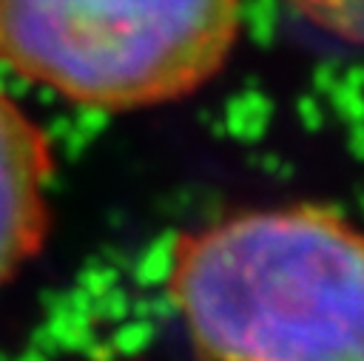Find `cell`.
<instances>
[{"instance_id": "7a4b0ae2", "label": "cell", "mask_w": 364, "mask_h": 361, "mask_svg": "<svg viewBox=\"0 0 364 361\" xmlns=\"http://www.w3.org/2000/svg\"><path fill=\"white\" fill-rule=\"evenodd\" d=\"M239 31L242 0H0V65L65 102L125 114L205 88Z\"/></svg>"}, {"instance_id": "277c9868", "label": "cell", "mask_w": 364, "mask_h": 361, "mask_svg": "<svg viewBox=\"0 0 364 361\" xmlns=\"http://www.w3.org/2000/svg\"><path fill=\"white\" fill-rule=\"evenodd\" d=\"M313 28L341 40L344 45L364 48V0H282Z\"/></svg>"}, {"instance_id": "3957f363", "label": "cell", "mask_w": 364, "mask_h": 361, "mask_svg": "<svg viewBox=\"0 0 364 361\" xmlns=\"http://www.w3.org/2000/svg\"><path fill=\"white\" fill-rule=\"evenodd\" d=\"M51 179L48 134L0 88V287L40 256L51 233Z\"/></svg>"}, {"instance_id": "6da1fadb", "label": "cell", "mask_w": 364, "mask_h": 361, "mask_svg": "<svg viewBox=\"0 0 364 361\" xmlns=\"http://www.w3.org/2000/svg\"><path fill=\"white\" fill-rule=\"evenodd\" d=\"M165 290L196 361H364V225L324 205L179 233Z\"/></svg>"}]
</instances>
